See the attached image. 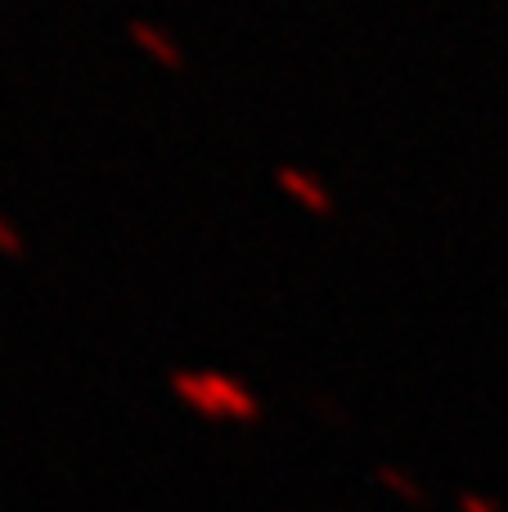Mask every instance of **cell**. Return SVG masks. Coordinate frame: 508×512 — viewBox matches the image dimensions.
I'll list each match as a JSON object with an SVG mask.
<instances>
[{"mask_svg": "<svg viewBox=\"0 0 508 512\" xmlns=\"http://www.w3.org/2000/svg\"><path fill=\"white\" fill-rule=\"evenodd\" d=\"M207 382H212V391H216V400H221L225 418H239V423H257V418H261L257 396H252L243 382H234L230 373H207Z\"/></svg>", "mask_w": 508, "mask_h": 512, "instance_id": "6da1fadb", "label": "cell"}, {"mask_svg": "<svg viewBox=\"0 0 508 512\" xmlns=\"http://www.w3.org/2000/svg\"><path fill=\"white\" fill-rule=\"evenodd\" d=\"M171 387H176V396L185 400L194 414H203L207 423H221V418H225V409H221V400H216L207 373H176V378H171Z\"/></svg>", "mask_w": 508, "mask_h": 512, "instance_id": "7a4b0ae2", "label": "cell"}]
</instances>
